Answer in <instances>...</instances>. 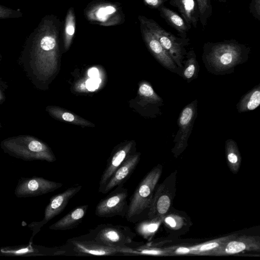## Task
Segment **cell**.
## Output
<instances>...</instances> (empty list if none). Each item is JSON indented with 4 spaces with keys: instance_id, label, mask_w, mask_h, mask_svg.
Masks as SVG:
<instances>
[{
    "instance_id": "e575fe53",
    "label": "cell",
    "mask_w": 260,
    "mask_h": 260,
    "mask_svg": "<svg viewBox=\"0 0 260 260\" xmlns=\"http://www.w3.org/2000/svg\"><path fill=\"white\" fill-rule=\"evenodd\" d=\"M88 74L91 78H98L99 72L96 68H93L89 70Z\"/></svg>"
},
{
    "instance_id": "f1b7e54d",
    "label": "cell",
    "mask_w": 260,
    "mask_h": 260,
    "mask_svg": "<svg viewBox=\"0 0 260 260\" xmlns=\"http://www.w3.org/2000/svg\"><path fill=\"white\" fill-rule=\"evenodd\" d=\"M196 2L199 12V20L204 28L212 13L211 0H196Z\"/></svg>"
},
{
    "instance_id": "83f0119b",
    "label": "cell",
    "mask_w": 260,
    "mask_h": 260,
    "mask_svg": "<svg viewBox=\"0 0 260 260\" xmlns=\"http://www.w3.org/2000/svg\"><path fill=\"white\" fill-rule=\"evenodd\" d=\"M164 219L154 218L143 221L137 223L135 229L137 233L147 239L151 237L157 230Z\"/></svg>"
},
{
    "instance_id": "30bf717a",
    "label": "cell",
    "mask_w": 260,
    "mask_h": 260,
    "mask_svg": "<svg viewBox=\"0 0 260 260\" xmlns=\"http://www.w3.org/2000/svg\"><path fill=\"white\" fill-rule=\"evenodd\" d=\"M198 101L193 100L181 111L178 119V130L174 139L175 145L172 152L179 155L187 146V141L197 116Z\"/></svg>"
},
{
    "instance_id": "8992f818",
    "label": "cell",
    "mask_w": 260,
    "mask_h": 260,
    "mask_svg": "<svg viewBox=\"0 0 260 260\" xmlns=\"http://www.w3.org/2000/svg\"><path fill=\"white\" fill-rule=\"evenodd\" d=\"M136 236V233L127 226L102 223L81 237L110 247H124L132 246Z\"/></svg>"
},
{
    "instance_id": "1f68e13d",
    "label": "cell",
    "mask_w": 260,
    "mask_h": 260,
    "mask_svg": "<svg viewBox=\"0 0 260 260\" xmlns=\"http://www.w3.org/2000/svg\"><path fill=\"white\" fill-rule=\"evenodd\" d=\"M84 82L87 90L93 91L98 88L100 84V79L99 78L88 79Z\"/></svg>"
},
{
    "instance_id": "6da1fadb",
    "label": "cell",
    "mask_w": 260,
    "mask_h": 260,
    "mask_svg": "<svg viewBox=\"0 0 260 260\" xmlns=\"http://www.w3.org/2000/svg\"><path fill=\"white\" fill-rule=\"evenodd\" d=\"M61 22L54 15H47L30 34L27 46L38 73L45 78L57 71L59 57Z\"/></svg>"
},
{
    "instance_id": "3957f363",
    "label": "cell",
    "mask_w": 260,
    "mask_h": 260,
    "mask_svg": "<svg viewBox=\"0 0 260 260\" xmlns=\"http://www.w3.org/2000/svg\"><path fill=\"white\" fill-rule=\"evenodd\" d=\"M3 150L12 156L26 161H56L51 148L45 143L30 136H19L7 139L1 143Z\"/></svg>"
},
{
    "instance_id": "5b68a950",
    "label": "cell",
    "mask_w": 260,
    "mask_h": 260,
    "mask_svg": "<svg viewBox=\"0 0 260 260\" xmlns=\"http://www.w3.org/2000/svg\"><path fill=\"white\" fill-rule=\"evenodd\" d=\"M138 19L155 36L178 67L183 70L184 61L187 53L186 47L189 43V39L176 37L166 30L152 19L139 15Z\"/></svg>"
},
{
    "instance_id": "8fae6325",
    "label": "cell",
    "mask_w": 260,
    "mask_h": 260,
    "mask_svg": "<svg viewBox=\"0 0 260 260\" xmlns=\"http://www.w3.org/2000/svg\"><path fill=\"white\" fill-rule=\"evenodd\" d=\"M81 188V185L72 186L50 198V202L45 209L43 220L39 222H33L28 225L34 232L32 237L39 232L43 225L62 212L69 201L78 193Z\"/></svg>"
},
{
    "instance_id": "7c38bea8",
    "label": "cell",
    "mask_w": 260,
    "mask_h": 260,
    "mask_svg": "<svg viewBox=\"0 0 260 260\" xmlns=\"http://www.w3.org/2000/svg\"><path fill=\"white\" fill-rule=\"evenodd\" d=\"M63 184L39 177L21 178L16 186L14 194L17 198L42 196L61 187Z\"/></svg>"
},
{
    "instance_id": "7402d4cb",
    "label": "cell",
    "mask_w": 260,
    "mask_h": 260,
    "mask_svg": "<svg viewBox=\"0 0 260 260\" xmlns=\"http://www.w3.org/2000/svg\"><path fill=\"white\" fill-rule=\"evenodd\" d=\"M260 105V84L245 94L236 105L238 112H245L256 109Z\"/></svg>"
},
{
    "instance_id": "ac0fdd59",
    "label": "cell",
    "mask_w": 260,
    "mask_h": 260,
    "mask_svg": "<svg viewBox=\"0 0 260 260\" xmlns=\"http://www.w3.org/2000/svg\"><path fill=\"white\" fill-rule=\"evenodd\" d=\"M88 208V205L77 206L58 221L51 225L49 229L53 230L66 231L78 226L83 220Z\"/></svg>"
},
{
    "instance_id": "9a60e30c",
    "label": "cell",
    "mask_w": 260,
    "mask_h": 260,
    "mask_svg": "<svg viewBox=\"0 0 260 260\" xmlns=\"http://www.w3.org/2000/svg\"><path fill=\"white\" fill-rule=\"evenodd\" d=\"M134 142L129 141L118 148L110 156L99 182V191L102 192L107 182L117 169L134 152Z\"/></svg>"
},
{
    "instance_id": "cb8c5ba5",
    "label": "cell",
    "mask_w": 260,
    "mask_h": 260,
    "mask_svg": "<svg viewBox=\"0 0 260 260\" xmlns=\"http://www.w3.org/2000/svg\"><path fill=\"white\" fill-rule=\"evenodd\" d=\"M225 154L228 165L232 172H238L241 162V154L237 143L233 139H228L225 141Z\"/></svg>"
},
{
    "instance_id": "44dd1931",
    "label": "cell",
    "mask_w": 260,
    "mask_h": 260,
    "mask_svg": "<svg viewBox=\"0 0 260 260\" xmlns=\"http://www.w3.org/2000/svg\"><path fill=\"white\" fill-rule=\"evenodd\" d=\"M47 110L52 117L59 120L70 122L72 124L78 125L86 126H94V125L90 121L83 119L76 114L67 111L60 107L49 106L47 108Z\"/></svg>"
},
{
    "instance_id": "ba28073f",
    "label": "cell",
    "mask_w": 260,
    "mask_h": 260,
    "mask_svg": "<svg viewBox=\"0 0 260 260\" xmlns=\"http://www.w3.org/2000/svg\"><path fill=\"white\" fill-rule=\"evenodd\" d=\"M62 246L67 250V256L130 255L133 249L129 246L114 247L106 246L81 236L68 239L66 244Z\"/></svg>"
},
{
    "instance_id": "d6a6232c",
    "label": "cell",
    "mask_w": 260,
    "mask_h": 260,
    "mask_svg": "<svg viewBox=\"0 0 260 260\" xmlns=\"http://www.w3.org/2000/svg\"><path fill=\"white\" fill-rule=\"evenodd\" d=\"M168 0H143L144 4L151 9H158Z\"/></svg>"
},
{
    "instance_id": "d590c367",
    "label": "cell",
    "mask_w": 260,
    "mask_h": 260,
    "mask_svg": "<svg viewBox=\"0 0 260 260\" xmlns=\"http://www.w3.org/2000/svg\"><path fill=\"white\" fill-rule=\"evenodd\" d=\"M2 94H1V92L0 91V100L2 99Z\"/></svg>"
},
{
    "instance_id": "d6986e66",
    "label": "cell",
    "mask_w": 260,
    "mask_h": 260,
    "mask_svg": "<svg viewBox=\"0 0 260 260\" xmlns=\"http://www.w3.org/2000/svg\"><path fill=\"white\" fill-rule=\"evenodd\" d=\"M169 3L177 9L189 29L192 26L197 27L199 12L196 0H170Z\"/></svg>"
},
{
    "instance_id": "4316f807",
    "label": "cell",
    "mask_w": 260,
    "mask_h": 260,
    "mask_svg": "<svg viewBox=\"0 0 260 260\" xmlns=\"http://www.w3.org/2000/svg\"><path fill=\"white\" fill-rule=\"evenodd\" d=\"M237 235H232L220 238L217 239L213 240L202 244L194 246L188 247L189 253L198 255H208L209 253L212 250L220 246L225 241L230 239L237 237Z\"/></svg>"
},
{
    "instance_id": "9c48e42d",
    "label": "cell",
    "mask_w": 260,
    "mask_h": 260,
    "mask_svg": "<svg viewBox=\"0 0 260 260\" xmlns=\"http://www.w3.org/2000/svg\"><path fill=\"white\" fill-rule=\"evenodd\" d=\"M128 192L127 188L119 185L109 194L102 199L96 205L95 213L100 217L125 216L128 203L127 198Z\"/></svg>"
},
{
    "instance_id": "d4e9b609",
    "label": "cell",
    "mask_w": 260,
    "mask_h": 260,
    "mask_svg": "<svg viewBox=\"0 0 260 260\" xmlns=\"http://www.w3.org/2000/svg\"><path fill=\"white\" fill-rule=\"evenodd\" d=\"M138 94L142 101L158 108L163 105L162 99L155 92L149 83L143 81L139 84Z\"/></svg>"
},
{
    "instance_id": "4fadbf2b",
    "label": "cell",
    "mask_w": 260,
    "mask_h": 260,
    "mask_svg": "<svg viewBox=\"0 0 260 260\" xmlns=\"http://www.w3.org/2000/svg\"><path fill=\"white\" fill-rule=\"evenodd\" d=\"M140 27L144 42L154 57L170 71L182 76L183 70L178 67L155 36L142 22H140Z\"/></svg>"
},
{
    "instance_id": "f546056e",
    "label": "cell",
    "mask_w": 260,
    "mask_h": 260,
    "mask_svg": "<svg viewBox=\"0 0 260 260\" xmlns=\"http://www.w3.org/2000/svg\"><path fill=\"white\" fill-rule=\"evenodd\" d=\"M22 16V13L9 8L0 5V19L18 18Z\"/></svg>"
},
{
    "instance_id": "484cf974",
    "label": "cell",
    "mask_w": 260,
    "mask_h": 260,
    "mask_svg": "<svg viewBox=\"0 0 260 260\" xmlns=\"http://www.w3.org/2000/svg\"><path fill=\"white\" fill-rule=\"evenodd\" d=\"M184 61L182 77L189 83L193 79L197 78L199 72L200 67L197 60L196 55L193 49L187 52Z\"/></svg>"
},
{
    "instance_id": "836d02e7",
    "label": "cell",
    "mask_w": 260,
    "mask_h": 260,
    "mask_svg": "<svg viewBox=\"0 0 260 260\" xmlns=\"http://www.w3.org/2000/svg\"><path fill=\"white\" fill-rule=\"evenodd\" d=\"M164 219H165L166 223L173 228H176L178 224V222H179V220H177L178 218H175V217L173 216H168Z\"/></svg>"
},
{
    "instance_id": "e0dca14e",
    "label": "cell",
    "mask_w": 260,
    "mask_h": 260,
    "mask_svg": "<svg viewBox=\"0 0 260 260\" xmlns=\"http://www.w3.org/2000/svg\"><path fill=\"white\" fill-rule=\"evenodd\" d=\"M171 203V193L166 189L164 183L160 184L154 192L147 214L148 219H164Z\"/></svg>"
},
{
    "instance_id": "277c9868",
    "label": "cell",
    "mask_w": 260,
    "mask_h": 260,
    "mask_svg": "<svg viewBox=\"0 0 260 260\" xmlns=\"http://www.w3.org/2000/svg\"><path fill=\"white\" fill-rule=\"evenodd\" d=\"M162 173V167L153 168L139 183L129 199L125 217L132 223L139 221L147 211L153 197L154 190Z\"/></svg>"
},
{
    "instance_id": "ffe728a7",
    "label": "cell",
    "mask_w": 260,
    "mask_h": 260,
    "mask_svg": "<svg viewBox=\"0 0 260 260\" xmlns=\"http://www.w3.org/2000/svg\"><path fill=\"white\" fill-rule=\"evenodd\" d=\"M158 10L161 17L177 31L180 37L187 38V33L189 28L180 15L164 5L159 8Z\"/></svg>"
},
{
    "instance_id": "7a4b0ae2",
    "label": "cell",
    "mask_w": 260,
    "mask_h": 260,
    "mask_svg": "<svg viewBox=\"0 0 260 260\" xmlns=\"http://www.w3.org/2000/svg\"><path fill=\"white\" fill-rule=\"evenodd\" d=\"M202 60L207 70L216 75L234 72L235 67L246 62L250 48L236 40L204 44Z\"/></svg>"
},
{
    "instance_id": "603a6c76",
    "label": "cell",
    "mask_w": 260,
    "mask_h": 260,
    "mask_svg": "<svg viewBox=\"0 0 260 260\" xmlns=\"http://www.w3.org/2000/svg\"><path fill=\"white\" fill-rule=\"evenodd\" d=\"M76 26V18L74 9L70 7L66 14L63 28V43L66 51L72 44L74 37Z\"/></svg>"
},
{
    "instance_id": "5bb4252c",
    "label": "cell",
    "mask_w": 260,
    "mask_h": 260,
    "mask_svg": "<svg viewBox=\"0 0 260 260\" xmlns=\"http://www.w3.org/2000/svg\"><path fill=\"white\" fill-rule=\"evenodd\" d=\"M259 237L241 236L226 240L218 248L211 250L208 255H226L236 254L244 251H259Z\"/></svg>"
},
{
    "instance_id": "52a82bcc",
    "label": "cell",
    "mask_w": 260,
    "mask_h": 260,
    "mask_svg": "<svg viewBox=\"0 0 260 260\" xmlns=\"http://www.w3.org/2000/svg\"><path fill=\"white\" fill-rule=\"evenodd\" d=\"M83 14L90 23L103 26L120 25L125 19L121 4L107 1L91 2L84 9Z\"/></svg>"
},
{
    "instance_id": "2e32d148",
    "label": "cell",
    "mask_w": 260,
    "mask_h": 260,
    "mask_svg": "<svg viewBox=\"0 0 260 260\" xmlns=\"http://www.w3.org/2000/svg\"><path fill=\"white\" fill-rule=\"evenodd\" d=\"M141 153L131 155L113 173L102 191L106 194L115 187L123 185L132 175L140 159Z\"/></svg>"
},
{
    "instance_id": "4dcf8cb0",
    "label": "cell",
    "mask_w": 260,
    "mask_h": 260,
    "mask_svg": "<svg viewBox=\"0 0 260 260\" xmlns=\"http://www.w3.org/2000/svg\"><path fill=\"white\" fill-rule=\"evenodd\" d=\"M249 12L257 20H260V0H251L249 4Z\"/></svg>"
}]
</instances>
